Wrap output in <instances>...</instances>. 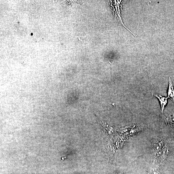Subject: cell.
<instances>
[{"label":"cell","mask_w":174,"mask_h":174,"mask_svg":"<svg viewBox=\"0 0 174 174\" xmlns=\"http://www.w3.org/2000/svg\"><path fill=\"white\" fill-rule=\"evenodd\" d=\"M165 146L164 141L159 139L156 140L152 144L153 151L155 153L160 150Z\"/></svg>","instance_id":"obj_1"},{"label":"cell","mask_w":174,"mask_h":174,"mask_svg":"<svg viewBox=\"0 0 174 174\" xmlns=\"http://www.w3.org/2000/svg\"><path fill=\"white\" fill-rule=\"evenodd\" d=\"M167 154L166 147H164L156 153V159L158 161H162L165 159Z\"/></svg>","instance_id":"obj_2"},{"label":"cell","mask_w":174,"mask_h":174,"mask_svg":"<svg viewBox=\"0 0 174 174\" xmlns=\"http://www.w3.org/2000/svg\"><path fill=\"white\" fill-rule=\"evenodd\" d=\"M169 83L167 98H170L174 103V87L170 77L169 79Z\"/></svg>","instance_id":"obj_3"},{"label":"cell","mask_w":174,"mask_h":174,"mask_svg":"<svg viewBox=\"0 0 174 174\" xmlns=\"http://www.w3.org/2000/svg\"><path fill=\"white\" fill-rule=\"evenodd\" d=\"M155 96L159 99L161 104V112L163 113L165 107L167 103L168 98L161 96V95H155Z\"/></svg>","instance_id":"obj_4"},{"label":"cell","mask_w":174,"mask_h":174,"mask_svg":"<svg viewBox=\"0 0 174 174\" xmlns=\"http://www.w3.org/2000/svg\"><path fill=\"white\" fill-rule=\"evenodd\" d=\"M148 174H161L159 166L155 165H152L148 171Z\"/></svg>","instance_id":"obj_5"},{"label":"cell","mask_w":174,"mask_h":174,"mask_svg":"<svg viewBox=\"0 0 174 174\" xmlns=\"http://www.w3.org/2000/svg\"><path fill=\"white\" fill-rule=\"evenodd\" d=\"M167 121L174 124V116H169L167 118Z\"/></svg>","instance_id":"obj_6"},{"label":"cell","mask_w":174,"mask_h":174,"mask_svg":"<svg viewBox=\"0 0 174 174\" xmlns=\"http://www.w3.org/2000/svg\"><path fill=\"white\" fill-rule=\"evenodd\" d=\"M115 174H122V173H121V172H117Z\"/></svg>","instance_id":"obj_7"}]
</instances>
